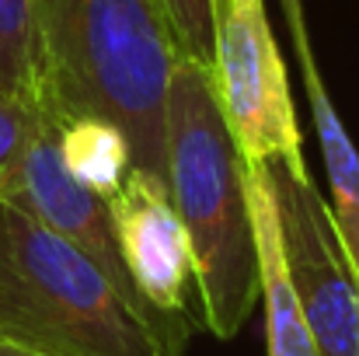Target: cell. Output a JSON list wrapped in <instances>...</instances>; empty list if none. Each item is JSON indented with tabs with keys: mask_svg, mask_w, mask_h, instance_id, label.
I'll list each match as a JSON object with an SVG mask.
<instances>
[{
	"mask_svg": "<svg viewBox=\"0 0 359 356\" xmlns=\"http://www.w3.org/2000/svg\"><path fill=\"white\" fill-rule=\"evenodd\" d=\"M42 112H46L42 95L0 91V182L18 164V157L28 147V140H32Z\"/></svg>",
	"mask_w": 359,
	"mask_h": 356,
	"instance_id": "13",
	"label": "cell"
},
{
	"mask_svg": "<svg viewBox=\"0 0 359 356\" xmlns=\"http://www.w3.org/2000/svg\"><path fill=\"white\" fill-rule=\"evenodd\" d=\"M63 168L102 199H112L133 171V154L116 122L102 116H77L60 122Z\"/></svg>",
	"mask_w": 359,
	"mask_h": 356,
	"instance_id": "10",
	"label": "cell"
},
{
	"mask_svg": "<svg viewBox=\"0 0 359 356\" xmlns=\"http://www.w3.org/2000/svg\"><path fill=\"white\" fill-rule=\"evenodd\" d=\"M279 213L286 272L318 356H359V276L342 248L335 213L307 171L265 161Z\"/></svg>",
	"mask_w": 359,
	"mask_h": 356,
	"instance_id": "5",
	"label": "cell"
},
{
	"mask_svg": "<svg viewBox=\"0 0 359 356\" xmlns=\"http://www.w3.org/2000/svg\"><path fill=\"white\" fill-rule=\"evenodd\" d=\"M244 189H248L251 228H255L258 286H262V304H265V346H269V356H318L314 336L304 322L297 290H293L290 272H286L279 213H276L265 161H244Z\"/></svg>",
	"mask_w": 359,
	"mask_h": 356,
	"instance_id": "9",
	"label": "cell"
},
{
	"mask_svg": "<svg viewBox=\"0 0 359 356\" xmlns=\"http://www.w3.org/2000/svg\"><path fill=\"white\" fill-rule=\"evenodd\" d=\"M0 91L42 95L32 0H0Z\"/></svg>",
	"mask_w": 359,
	"mask_h": 356,
	"instance_id": "11",
	"label": "cell"
},
{
	"mask_svg": "<svg viewBox=\"0 0 359 356\" xmlns=\"http://www.w3.org/2000/svg\"><path fill=\"white\" fill-rule=\"evenodd\" d=\"M122 262L154 315L192 336L189 301L196 294V262L185 224L171 203L168 182L129 171L119 192L109 199Z\"/></svg>",
	"mask_w": 359,
	"mask_h": 356,
	"instance_id": "7",
	"label": "cell"
},
{
	"mask_svg": "<svg viewBox=\"0 0 359 356\" xmlns=\"http://www.w3.org/2000/svg\"><path fill=\"white\" fill-rule=\"evenodd\" d=\"M164 21L171 28V42L178 60L213 63V32H217V4L220 0H157Z\"/></svg>",
	"mask_w": 359,
	"mask_h": 356,
	"instance_id": "12",
	"label": "cell"
},
{
	"mask_svg": "<svg viewBox=\"0 0 359 356\" xmlns=\"http://www.w3.org/2000/svg\"><path fill=\"white\" fill-rule=\"evenodd\" d=\"M0 199L21 206L25 213H32L39 224H46L49 231L67 237L70 244H77L119 290L122 297L164 336V343L178 356H185L189 346V332L168 325L161 315H154L147 308V301L140 297L126 262H122L119 235H116V220L109 210V199H102L98 192L84 189L60 161V119L49 109L42 112L28 147L21 150L18 164L7 171V178L0 182Z\"/></svg>",
	"mask_w": 359,
	"mask_h": 356,
	"instance_id": "6",
	"label": "cell"
},
{
	"mask_svg": "<svg viewBox=\"0 0 359 356\" xmlns=\"http://www.w3.org/2000/svg\"><path fill=\"white\" fill-rule=\"evenodd\" d=\"M0 339L46 356H178L67 237L0 199Z\"/></svg>",
	"mask_w": 359,
	"mask_h": 356,
	"instance_id": "3",
	"label": "cell"
},
{
	"mask_svg": "<svg viewBox=\"0 0 359 356\" xmlns=\"http://www.w3.org/2000/svg\"><path fill=\"white\" fill-rule=\"evenodd\" d=\"M168 192L185 224L196 262L203 325L217 339H234L262 297L244 157L224 122L213 70L175 60L164 105Z\"/></svg>",
	"mask_w": 359,
	"mask_h": 356,
	"instance_id": "2",
	"label": "cell"
},
{
	"mask_svg": "<svg viewBox=\"0 0 359 356\" xmlns=\"http://www.w3.org/2000/svg\"><path fill=\"white\" fill-rule=\"evenodd\" d=\"M0 356H46V353H35V350H28V346H18V343L0 339Z\"/></svg>",
	"mask_w": 359,
	"mask_h": 356,
	"instance_id": "14",
	"label": "cell"
},
{
	"mask_svg": "<svg viewBox=\"0 0 359 356\" xmlns=\"http://www.w3.org/2000/svg\"><path fill=\"white\" fill-rule=\"evenodd\" d=\"M290 35H293V49L300 60V77H304V91L311 102V119L318 129V143H321V157L328 168V182H332V213H335V228L342 237V248L353 262L359 276V150L349 136V129L342 126L339 109L332 102V91L318 70L314 60V46L307 35V18H304V0H279Z\"/></svg>",
	"mask_w": 359,
	"mask_h": 356,
	"instance_id": "8",
	"label": "cell"
},
{
	"mask_svg": "<svg viewBox=\"0 0 359 356\" xmlns=\"http://www.w3.org/2000/svg\"><path fill=\"white\" fill-rule=\"evenodd\" d=\"M213 91L244 161L307 171L286 63L265 0H220L213 32Z\"/></svg>",
	"mask_w": 359,
	"mask_h": 356,
	"instance_id": "4",
	"label": "cell"
},
{
	"mask_svg": "<svg viewBox=\"0 0 359 356\" xmlns=\"http://www.w3.org/2000/svg\"><path fill=\"white\" fill-rule=\"evenodd\" d=\"M42 102L60 122L102 116L133 168L168 182L164 105L178 60L157 0H32Z\"/></svg>",
	"mask_w": 359,
	"mask_h": 356,
	"instance_id": "1",
	"label": "cell"
}]
</instances>
